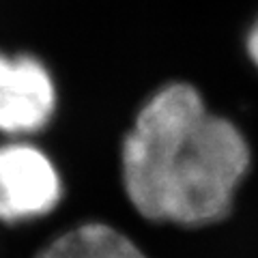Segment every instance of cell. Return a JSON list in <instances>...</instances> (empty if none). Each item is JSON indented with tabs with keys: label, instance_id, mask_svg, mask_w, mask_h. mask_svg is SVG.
Wrapping results in <instances>:
<instances>
[{
	"label": "cell",
	"instance_id": "obj_3",
	"mask_svg": "<svg viewBox=\"0 0 258 258\" xmlns=\"http://www.w3.org/2000/svg\"><path fill=\"white\" fill-rule=\"evenodd\" d=\"M56 88L45 64L28 54H0V132L28 136L47 125Z\"/></svg>",
	"mask_w": 258,
	"mask_h": 258
},
{
	"label": "cell",
	"instance_id": "obj_2",
	"mask_svg": "<svg viewBox=\"0 0 258 258\" xmlns=\"http://www.w3.org/2000/svg\"><path fill=\"white\" fill-rule=\"evenodd\" d=\"M60 196V174L41 149L28 142L0 147V220L18 224L43 217Z\"/></svg>",
	"mask_w": 258,
	"mask_h": 258
},
{
	"label": "cell",
	"instance_id": "obj_1",
	"mask_svg": "<svg viewBox=\"0 0 258 258\" xmlns=\"http://www.w3.org/2000/svg\"><path fill=\"white\" fill-rule=\"evenodd\" d=\"M249 159L239 127L209 112L194 86L174 82L138 112L120 168L127 198L147 220L207 226L228 215Z\"/></svg>",
	"mask_w": 258,
	"mask_h": 258
},
{
	"label": "cell",
	"instance_id": "obj_4",
	"mask_svg": "<svg viewBox=\"0 0 258 258\" xmlns=\"http://www.w3.org/2000/svg\"><path fill=\"white\" fill-rule=\"evenodd\" d=\"M37 258H147L132 239L108 224H82L56 237Z\"/></svg>",
	"mask_w": 258,
	"mask_h": 258
},
{
	"label": "cell",
	"instance_id": "obj_5",
	"mask_svg": "<svg viewBox=\"0 0 258 258\" xmlns=\"http://www.w3.org/2000/svg\"><path fill=\"white\" fill-rule=\"evenodd\" d=\"M247 54L258 67V20L254 22V26L247 32Z\"/></svg>",
	"mask_w": 258,
	"mask_h": 258
}]
</instances>
